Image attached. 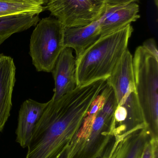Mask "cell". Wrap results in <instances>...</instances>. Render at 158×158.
I'll use <instances>...</instances> for the list:
<instances>
[{
  "mask_svg": "<svg viewBox=\"0 0 158 158\" xmlns=\"http://www.w3.org/2000/svg\"><path fill=\"white\" fill-rule=\"evenodd\" d=\"M104 88L101 81L78 86L44 111L28 144L25 158H56L71 143L93 101Z\"/></svg>",
  "mask_w": 158,
  "mask_h": 158,
  "instance_id": "6da1fadb",
  "label": "cell"
},
{
  "mask_svg": "<svg viewBox=\"0 0 158 158\" xmlns=\"http://www.w3.org/2000/svg\"><path fill=\"white\" fill-rule=\"evenodd\" d=\"M132 26L101 37L76 60L77 86L100 79L112 74L128 49Z\"/></svg>",
  "mask_w": 158,
  "mask_h": 158,
  "instance_id": "7a4b0ae2",
  "label": "cell"
},
{
  "mask_svg": "<svg viewBox=\"0 0 158 158\" xmlns=\"http://www.w3.org/2000/svg\"><path fill=\"white\" fill-rule=\"evenodd\" d=\"M136 94L146 129L152 139H158V57L143 46L133 57Z\"/></svg>",
  "mask_w": 158,
  "mask_h": 158,
  "instance_id": "3957f363",
  "label": "cell"
},
{
  "mask_svg": "<svg viewBox=\"0 0 158 158\" xmlns=\"http://www.w3.org/2000/svg\"><path fill=\"white\" fill-rule=\"evenodd\" d=\"M30 41L29 54L38 72H51L65 47L64 27L56 18H43L36 25Z\"/></svg>",
  "mask_w": 158,
  "mask_h": 158,
  "instance_id": "277c9868",
  "label": "cell"
},
{
  "mask_svg": "<svg viewBox=\"0 0 158 158\" xmlns=\"http://www.w3.org/2000/svg\"><path fill=\"white\" fill-rule=\"evenodd\" d=\"M117 104L108 97L96 113L89 134L79 141H72L69 158H99L114 137L112 124Z\"/></svg>",
  "mask_w": 158,
  "mask_h": 158,
  "instance_id": "5b68a950",
  "label": "cell"
},
{
  "mask_svg": "<svg viewBox=\"0 0 158 158\" xmlns=\"http://www.w3.org/2000/svg\"><path fill=\"white\" fill-rule=\"evenodd\" d=\"M105 0H48L45 9L64 27L85 26L98 19L105 8Z\"/></svg>",
  "mask_w": 158,
  "mask_h": 158,
  "instance_id": "8992f818",
  "label": "cell"
},
{
  "mask_svg": "<svg viewBox=\"0 0 158 158\" xmlns=\"http://www.w3.org/2000/svg\"><path fill=\"white\" fill-rule=\"evenodd\" d=\"M117 105L113 118L114 136H126L146 128L135 88L127 92Z\"/></svg>",
  "mask_w": 158,
  "mask_h": 158,
  "instance_id": "52a82bcc",
  "label": "cell"
},
{
  "mask_svg": "<svg viewBox=\"0 0 158 158\" xmlns=\"http://www.w3.org/2000/svg\"><path fill=\"white\" fill-rule=\"evenodd\" d=\"M51 72L55 82L54 94L51 99L53 101L58 100L77 87L76 59L71 48L65 47L63 49Z\"/></svg>",
  "mask_w": 158,
  "mask_h": 158,
  "instance_id": "ba28073f",
  "label": "cell"
},
{
  "mask_svg": "<svg viewBox=\"0 0 158 158\" xmlns=\"http://www.w3.org/2000/svg\"><path fill=\"white\" fill-rule=\"evenodd\" d=\"M150 138L146 128L124 137L114 136L99 158H140L146 143Z\"/></svg>",
  "mask_w": 158,
  "mask_h": 158,
  "instance_id": "9c48e42d",
  "label": "cell"
},
{
  "mask_svg": "<svg viewBox=\"0 0 158 158\" xmlns=\"http://www.w3.org/2000/svg\"><path fill=\"white\" fill-rule=\"evenodd\" d=\"M139 6L135 3L122 5L106 6L98 19L101 37L108 35L130 25L140 18Z\"/></svg>",
  "mask_w": 158,
  "mask_h": 158,
  "instance_id": "30bf717a",
  "label": "cell"
},
{
  "mask_svg": "<svg viewBox=\"0 0 158 158\" xmlns=\"http://www.w3.org/2000/svg\"><path fill=\"white\" fill-rule=\"evenodd\" d=\"M16 67L13 58L0 54V132L10 115Z\"/></svg>",
  "mask_w": 158,
  "mask_h": 158,
  "instance_id": "8fae6325",
  "label": "cell"
},
{
  "mask_svg": "<svg viewBox=\"0 0 158 158\" xmlns=\"http://www.w3.org/2000/svg\"><path fill=\"white\" fill-rule=\"evenodd\" d=\"M48 104L33 99H27L20 106L19 111L16 141L23 148L27 147L35 127Z\"/></svg>",
  "mask_w": 158,
  "mask_h": 158,
  "instance_id": "7c38bea8",
  "label": "cell"
},
{
  "mask_svg": "<svg viewBox=\"0 0 158 158\" xmlns=\"http://www.w3.org/2000/svg\"><path fill=\"white\" fill-rule=\"evenodd\" d=\"M100 36V25L98 19L87 26L64 27V47L74 50L77 60Z\"/></svg>",
  "mask_w": 158,
  "mask_h": 158,
  "instance_id": "4fadbf2b",
  "label": "cell"
},
{
  "mask_svg": "<svg viewBox=\"0 0 158 158\" xmlns=\"http://www.w3.org/2000/svg\"><path fill=\"white\" fill-rule=\"evenodd\" d=\"M39 14L28 12L0 16V44L15 33L36 26L40 21Z\"/></svg>",
  "mask_w": 158,
  "mask_h": 158,
  "instance_id": "5bb4252c",
  "label": "cell"
},
{
  "mask_svg": "<svg viewBox=\"0 0 158 158\" xmlns=\"http://www.w3.org/2000/svg\"><path fill=\"white\" fill-rule=\"evenodd\" d=\"M45 9L42 4L35 1L0 2V16L28 12L40 14Z\"/></svg>",
  "mask_w": 158,
  "mask_h": 158,
  "instance_id": "9a60e30c",
  "label": "cell"
},
{
  "mask_svg": "<svg viewBox=\"0 0 158 158\" xmlns=\"http://www.w3.org/2000/svg\"><path fill=\"white\" fill-rule=\"evenodd\" d=\"M147 50L158 57L157 47L156 41L154 39H149L146 40L143 44V45Z\"/></svg>",
  "mask_w": 158,
  "mask_h": 158,
  "instance_id": "2e32d148",
  "label": "cell"
},
{
  "mask_svg": "<svg viewBox=\"0 0 158 158\" xmlns=\"http://www.w3.org/2000/svg\"><path fill=\"white\" fill-rule=\"evenodd\" d=\"M140 158H154L153 145L151 138L146 143Z\"/></svg>",
  "mask_w": 158,
  "mask_h": 158,
  "instance_id": "e0dca14e",
  "label": "cell"
},
{
  "mask_svg": "<svg viewBox=\"0 0 158 158\" xmlns=\"http://www.w3.org/2000/svg\"><path fill=\"white\" fill-rule=\"evenodd\" d=\"M139 0H105L106 3L109 5H122L134 3Z\"/></svg>",
  "mask_w": 158,
  "mask_h": 158,
  "instance_id": "ac0fdd59",
  "label": "cell"
},
{
  "mask_svg": "<svg viewBox=\"0 0 158 158\" xmlns=\"http://www.w3.org/2000/svg\"><path fill=\"white\" fill-rule=\"evenodd\" d=\"M70 151V144L56 158H69Z\"/></svg>",
  "mask_w": 158,
  "mask_h": 158,
  "instance_id": "d6986e66",
  "label": "cell"
},
{
  "mask_svg": "<svg viewBox=\"0 0 158 158\" xmlns=\"http://www.w3.org/2000/svg\"><path fill=\"white\" fill-rule=\"evenodd\" d=\"M28 1V0H0V2H21V1ZM29 1H31V0H29Z\"/></svg>",
  "mask_w": 158,
  "mask_h": 158,
  "instance_id": "ffe728a7",
  "label": "cell"
},
{
  "mask_svg": "<svg viewBox=\"0 0 158 158\" xmlns=\"http://www.w3.org/2000/svg\"><path fill=\"white\" fill-rule=\"evenodd\" d=\"M31 1H35V2H38L41 3L43 5H44V4L43 2L41 1V0H31Z\"/></svg>",
  "mask_w": 158,
  "mask_h": 158,
  "instance_id": "44dd1931",
  "label": "cell"
},
{
  "mask_svg": "<svg viewBox=\"0 0 158 158\" xmlns=\"http://www.w3.org/2000/svg\"><path fill=\"white\" fill-rule=\"evenodd\" d=\"M41 1H42L43 2L44 4L46 5L47 2H48V0H41Z\"/></svg>",
  "mask_w": 158,
  "mask_h": 158,
  "instance_id": "7402d4cb",
  "label": "cell"
},
{
  "mask_svg": "<svg viewBox=\"0 0 158 158\" xmlns=\"http://www.w3.org/2000/svg\"><path fill=\"white\" fill-rule=\"evenodd\" d=\"M0 45H1V44H0Z\"/></svg>",
  "mask_w": 158,
  "mask_h": 158,
  "instance_id": "603a6c76",
  "label": "cell"
}]
</instances>
